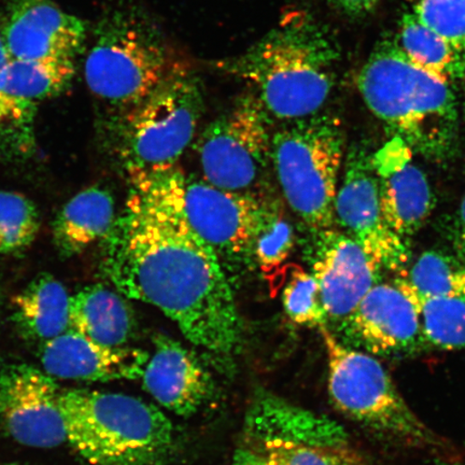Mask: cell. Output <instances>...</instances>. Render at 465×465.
Segmentation results:
<instances>
[{"label": "cell", "mask_w": 465, "mask_h": 465, "mask_svg": "<svg viewBox=\"0 0 465 465\" xmlns=\"http://www.w3.org/2000/svg\"><path fill=\"white\" fill-rule=\"evenodd\" d=\"M378 2L380 0H329V3L340 13L352 17L370 14Z\"/></svg>", "instance_id": "33"}, {"label": "cell", "mask_w": 465, "mask_h": 465, "mask_svg": "<svg viewBox=\"0 0 465 465\" xmlns=\"http://www.w3.org/2000/svg\"><path fill=\"white\" fill-rule=\"evenodd\" d=\"M294 231L276 203H263L261 220L255 232L252 258L266 276L284 267L293 252Z\"/></svg>", "instance_id": "28"}, {"label": "cell", "mask_w": 465, "mask_h": 465, "mask_svg": "<svg viewBox=\"0 0 465 465\" xmlns=\"http://www.w3.org/2000/svg\"><path fill=\"white\" fill-rule=\"evenodd\" d=\"M357 84L366 106L412 151L435 161L455 153L459 109L453 86L410 61L397 43L377 46Z\"/></svg>", "instance_id": "3"}, {"label": "cell", "mask_w": 465, "mask_h": 465, "mask_svg": "<svg viewBox=\"0 0 465 465\" xmlns=\"http://www.w3.org/2000/svg\"><path fill=\"white\" fill-rule=\"evenodd\" d=\"M156 402L179 416L189 417L213 398V378L194 353L165 335L154 339L142 376Z\"/></svg>", "instance_id": "19"}, {"label": "cell", "mask_w": 465, "mask_h": 465, "mask_svg": "<svg viewBox=\"0 0 465 465\" xmlns=\"http://www.w3.org/2000/svg\"><path fill=\"white\" fill-rule=\"evenodd\" d=\"M230 465H266L261 459L254 455L252 451L242 447L238 450L232 457V460Z\"/></svg>", "instance_id": "34"}, {"label": "cell", "mask_w": 465, "mask_h": 465, "mask_svg": "<svg viewBox=\"0 0 465 465\" xmlns=\"http://www.w3.org/2000/svg\"><path fill=\"white\" fill-rule=\"evenodd\" d=\"M40 229L35 203L15 192L0 191V253L16 254L32 245Z\"/></svg>", "instance_id": "29"}, {"label": "cell", "mask_w": 465, "mask_h": 465, "mask_svg": "<svg viewBox=\"0 0 465 465\" xmlns=\"http://www.w3.org/2000/svg\"><path fill=\"white\" fill-rule=\"evenodd\" d=\"M371 165L383 218L395 235L409 242L434 208L435 197L426 173L412 163V150L397 137L371 154Z\"/></svg>", "instance_id": "17"}, {"label": "cell", "mask_w": 465, "mask_h": 465, "mask_svg": "<svg viewBox=\"0 0 465 465\" xmlns=\"http://www.w3.org/2000/svg\"><path fill=\"white\" fill-rule=\"evenodd\" d=\"M340 51L328 29L294 10L242 54L218 68L254 89L272 121L319 114L332 93Z\"/></svg>", "instance_id": "2"}, {"label": "cell", "mask_w": 465, "mask_h": 465, "mask_svg": "<svg viewBox=\"0 0 465 465\" xmlns=\"http://www.w3.org/2000/svg\"><path fill=\"white\" fill-rule=\"evenodd\" d=\"M450 465H465V458L462 459L461 461H458L457 463H453V464H450Z\"/></svg>", "instance_id": "35"}, {"label": "cell", "mask_w": 465, "mask_h": 465, "mask_svg": "<svg viewBox=\"0 0 465 465\" xmlns=\"http://www.w3.org/2000/svg\"><path fill=\"white\" fill-rule=\"evenodd\" d=\"M74 74V58L11 60L5 87L10 97L36 114L39 104L67 90Z\"/></svg>", "instance_id": "24"}, {"label": "cell", "mask_w": 465, "mask_h": 465, "mask_svg": "<svg viewBox=\"0 0 465 465\" xmlns=\"http://www.w3.org/2000/svg\"><path fill=\"white\" fill-rule=\"evenodd\" d=\"M242 447L266 465H365L341 424L265 391L249 407Z\"/></svg>", "instance_id": "9"}, {"label": "cell", "mask_w": 465, "mask_h": 465, "mask_svg": "<svg viewBox=\"0 0 465 465\" xmlns=\"http://www.w3.org/2000/svg\"><path fill=\"white\" fill-rule=\"evenodd\" d=\"M329 364V392L336 409L381 440L410 449L441 450L445 441L427 427L376 357L320 329Z\"/></svg>", "instance_id": "8"}, {"label": "cell", "mask_w": 465, "mask_h": 465, "mask_svg": "<svg viewBox=\"0 0 465 465\" xmlns=\"http://www.w3.org/2000/svg\"><path fill=\"white\" fill-rule=\"evenodd\" d=\"M398 44L410 61L452 86L465 83V50L424 25L411 13L400 23Z\"/></svg>", "instance_id": "23"}, {"label": "cell", "mask_w": 465, "mask_h": 465, "mask_svg": "<svg viewBox=\"0 0 465 465\" xmlns=\"http://www.w3.org/2000/svg\"><path fill=\"white\" fill-rule=\"evenodd\" d=\"M313 242L312 272L322 291L328 325L339 329L378 283L381 271L337 228L318 232Z\"/></svg>", "instance_id": "15"}, {"label": "cell", "mask_w": 465, "mask_h": 465, "mask_svg": "<svg viewBox=\"0 0 465 465\" xmlns=\"http://www.w3.org/2000/svg\"><path fill=\"white\" fill-rule=\"evenodd\" d=\"M67 441L89 465H167L177 450L173 423L129 394L62 391Z\"/></svg>", "instance_id": "4"}, {"label": "cell", "mask_w": 465, "mask_h": 465, "mask_svg": "<svg viewBox=\"0 0 465 465\" xmlns=\"http://www.w3.org/2000/svg\"><path fill=\"white\" fill-rule=\"evenodd\" d=\"M179 64L143 10L118 5L97 23L84 77L92 94L115 114L143 102Z\"/></svg>", "instance_id": "5"}, {"label": "cell", "mask_w": 465, "mask_h": 465, "mask_svg": "<svg viewBox=\"0 0 465 465\" xmlns=\"http://www.w3.org/2000/svg\"><path fill=\"white\" fill-rule=\"evenodd\" d=\"M400 278L421 298L465 300V262L457 255L424 252L411 266L409 275Z\"/></svg>", "instance_id": "26"}, {"label": "cell", "mask_w": 465, "mask_h": 465, "mask_svg": "<svg viewBox=\"0 0 465 465\" xmlns=\"http://www.w3.org/2000/svg\"><path fill=\"white\" fill-rule=\"evenodd\" d=\"M71 298L54 276L38 275L14 299L16 327L35 341L55 339L71 329Z\"/></svg>", "instance_id": "22"}, {"label": "cell", "mask_w": 465, "mask_h": 465, "mask_svg": "<svg viewBox=\"0 0 465 465\" xmlns=\"http://www.w3.org/2000/svg\"><path fill=\"white\" fill-rule=\"evenodd\" d=\"M183 176L174 170L133 183L104 240V271L125 298L158 308L226 364L240 352L242 319L228 272L185 217Z\"/></svg>", "instance_id": "1"}, {"label": "cell", "mask_w": 465, "mask_h": 465, "mask_svg": "<svg viewBox=\"0 0 465 465\" xmlns=\"http://www.w3.org/2000/svg\"><path fill=\"white\" fill-rule=\"evenodd\" d=\"M424 25L465 50V0H405Z\"/></svg>", "instance_id": "31"}, {"label": "cell", "mask_w": 465, "mask_h": 465, "mask_svg": "<svg viewBox=\"0 0 465 465\" xmlns=\"http://www.w3.org/2000/svg\"><path fill=\"white\" fill-rule=\"evenodd\" d=\"M345 156L344 132L334 116L317 114L284 122L272 132L278 183L312 235L336 228L334 205Z\"/></svg>", "instance_id": "6"}, {"label": "cell", "mask_w": 465, "mask_h": 465, "mask_svg": "<svg viewBox=\"0 0 465 465\" xmlns=\"http://www.w3.org/2000/svg\"><path fill=\"white\" fill-rule=\"evenodd\" d=\"M114 200L108 191L89 188L63 207L54 224L55 246L65 258L104 240L115 223Z\"/></svg>", "instance_id": "21"}, {"label": "cell", "mask_w": 465, "mask_h": 465, "mask_svg": "<svg viewBox=\"0 0 465 465\" xmlns=\"http://www.w3.org/2000/svg\"><path fill=\"white\" fill-rule=\"evenodd\" d=\"M272 122L253 93L238 98L200 137L203 180L220 189L252 193L249 190L272 164Z\"/></svg>", "instance_id": "10"}, {"label": "cell", "mask_w": 465, "mask_h": 465, "mask_svg": "<svg viewBox=\"0 0 465 465\" xmlns=\"http://www.w3.org/2000/svg\"><path fill=\"white\" fill-rule=\"evenodd\" d=\"M40 361L51 377L92 382L142 378L149 354L136 349L109 347L69 329L45 341Z\"/></svg>", "instance_id": "18"}, {"label": "cell", "mask_w": 465, "mask_h": 465, "mask_svg": "<svg viewBox=\"0 0 465 465\" xmlns=\"http://www.w3.org/2000/svg\"><path fill=\"white\" fill-rule=\"evenodd\" d=\"M2 34L13 60L74 58L86 28L51 0H10Z\"/></svg>", "instance_id": "16"}, {"label": "cell", "mask_w": 465, "mask_h": 465, "mask_svg": "<svg viewBox=\"0 0 465 465\" xmlns=\"http://www.w3.org/2000/svg\"><path fill=\"white\" fill-rule=\"evenodd\" d=\"M341 171L334 205L336 228L356 242L381 271H403L410 259L409 242L395 235L383 218L368 149L349 148Z\"/></svg>", "instance_id": "11"}, {"label": "cell", "mask_w": 465, "mask_h": 465, "mask_svg": "<svg viewBox=\"0 0 465 465\" xmlns=\"http://www.w3.org/2000/svg\"><path fill=\"white\" fill-rule=\"evenodd\" d=\"M450 238L453 248L456 250L457 257L465 262V195L462 197L459 207L453 214Z\"/></svg>", "instance_id": "32"}, {"label": "cell", "mask_w": 465, "mask_h": 465, "mask_svg": "<svg viewBox=\"0 0 465 465\" xmlns=\"http://www.w3.org/2000/svg\"><path fill=\"white\" fill-rule=\"evenodd\" d=\"M182 203L191 228L213 248L226 272L253 259V241L263 209L257 196L183 176Z\"/></svg>", "instance_id": "12"}, {"label": "cell", "mask_w": 465, "mask_h": 465, "mask_svg": "<svg viewBox=\"0 0 465 465\" xmlns=\"http://www.w3.org/2000/svg\"><path fill=\"white\" fill-rule=\"evenodd\" d=\"M203 112L201 80L180 63L143 102L114 114L121 156L133 183L176 170Z\"/></svg>", "instance_id": "7"}, {"label": "cell", "mask_w": 465, "mask_h": 465, "mask_svg": "<svg viewBox=\"0 0 465 465\" xmlns=\"http://www.w3.org/2000/svg\"><path fill=\"white\" fill-rule=\"evenodd\" d=\"M0 465H20V464H16V463H4V464H0Z\"/></svg>", "instance_id": "36"}, {"label": "cell", "mask_w": 465, "mask_h": 465, "mask_svg": "<svg viewBox=\"0 0 465 465\" xmlns=\"http://www.w3.org/2000/svg\"><path fill=\"white\" fill-rule=\"evenodd\" d=\"M282 304L287 316L295 324L319 330L328 327L327 312L317 279L300 266L291 270L282 292Z\"/></svg>", "instance_id": "30"}, {"label": "cell", "mask_w": 465, "mask_h": 465, "mask_svg": "<svg viewBox=\"0 0 465 465\" xmlns=\"http://www.w3.org/2000/svg\"><path fill=\"white\" fill-rule=\"evenodd\" d=\"M417 307L424 341L440 351L465 349V300L424 299L406 286L402 279L394 282Z\"/></svg>", "instance_id": "25"}, {"label": "cell", "mask_w": 465, "mask_h": 465, "mask_svg": "<svg viewBox=\"0 0 465 465\" xmlns=\"http://www.w3.org/2000/svg\"><path fill=\"white\" fill-rule=\"evenodd\" d=\"M11 58L0 31V155L20 159L35 149V115L10 97L5 87Z\"/></svg>", "instance_id": "27"}, {"label": "cell", "mask_w": 465, "mask_h": 465, "mask_svg": "<svg viewBox=\"0 0 465 465\" xmlns=\"http://www.w3.org/2000/svg\"><path fill=\"white\" fill-rule=\"evenodd\" d=\"M124 294L103 284L71 298V329L109 347H124L135 330V317Z\"/></svg>", "instance_id": "20"}, {"label": "cell", "mask_w": 465, "mask_h": 465, "mask_svg": "<svg viewBox=\"0 0 465 465\" xmlns=\"http://www.w3.org/2000/svg\"><path fill=\"white\" fill-rule=\"evenodd\" d=\"M337 330L344 344L376 358H405L428 348L420 312L395 283L375 284Z\"/></svg>", "instance_id": "14"}, {"label": "cell", "mask_w": 465, "mask_h": 465, "mask_svg": "<svg viewBox=\"0 0 465 465\" xmlns=\"http://www.w3.org/2000/svg\"><path fill=\"white\" fill-rule=\"evenodd\" d=\"M61 393L54 378L36 366L0 362V428L34 449L65 443Z\"/></svg>", "instance_id": "13"}]
</instances>
